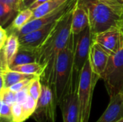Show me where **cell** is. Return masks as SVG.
Returning <instances> with one entry per match:
<instances>
[{
  "label": "cell",
  "instance_id": "obj_5",
  "mask_svg": "<svg viewBox=\"0 0 123 122\" xmlns=\"http://www.w3.org/2000/svg\"><path fill=\"white\" fill-rule=\"evenodd\" d=\"M102 79L110 98L123 94V48L117 53L110 55Z\"/></svg>",
  "mask_w": 123,
  "mask_h": 122
},
{
  "label": "cell",
  "instance_id": "obj_34",
  "mask_svg": "<svg viewBox=\"0 0 123 122\" xmlns=\"http://www.w3.org/2000/svg\"><path fill=\"white\" fill-rule=\"evenodd\" d=\"M118 27L121 29V31L123 32V13L121 15V17H120V22H119V26Z\"/></svg>",
  "mask_w": 123,
  "mask_h": 122
},
{
  "label": "cell",
  "instance_id": "obj_32",
  "mask_svg": "<svg viewBox=\"0 0 123 122\" xmlns=\"http://www.w3.org/2000/svg\"><path fill=\"white\" fill-rule=\"evenodd\" d=\"M48 1H49V0H36L33 4H32L30 5V6L29 8L33 11V10L35 9L37 7L40 6V5L43 4L45 3V2H47Z\"/></svg>",
  "mask_w": 123,
  "mask_h": 122
},
{
  "label": "cell",
  "instance_id": "obj_20",
  "mask_svg": "<svg viewBox=\"0 0 123 122\" xmlns=\"http://www.w3.org/2000/svg\"><path fill=\"white\" fill-rule=\"evenodd\" d=\"M9 69L14 71H17V72L25 73V74L34 75L36 76H39L40 78L43 75L44 71H45V67L43 65L37 62L18 65H14V66L10 67Z\"/></svg>",
  "mask_w": 123,
  "mask_h": 122
},
{
  "label": "cell",
  "instance_id": "obj_31",
  "mask_svg": "<svg viewBox=\"0 0 123 122\" xmlns=\"http://www.w3.org/2000/svg\"><path fill=\"white\" fill-rule=\"evenodd\" d=\"M9 34L7 32V30L6 29H4L3 27L1 26L0 27V49L4 47L5 45V43L8 39Z\"/></svg>",
  "mask_w": 123,
  "mask_h": 122
},
{
  "label": "cell",
  "instance_id": "obj_10",
  "mask_svg": "<svg viewBox=\"0 0 123 122\" xmlns=\"http://www.w3.org/2000/svg\"><path fill=\"white\" fill-rule=\"evenodd\" d=\"M63 122H81L79 108L78 87L72 88L58 104Z\"/></svg>",
  "mask_w": 123,
  "mask_h": 122
},
{
  "label": "cell",
  "instance_id": "obj_8",
  "mask_svg": "<svg viewBox=\"0 0 123 122\" xmlns=\"http://www.w3.org/2000/svg\"><path fill=\"white\" fill-rule=\"evenodd\" d=\"M77 0H68L58 9L43 16L40 18H37L28 22L20 30L16 32L19 36H22L28 34L32 31H35L46 24L52 22H55L63 17L71 9H72L76 4Z\"/></svg>",
  "mask_w": 123,
  "mask_h": 122
},
{
  "label": "cell",
  "instance_id": "obj_1",
  "mask_svg": "<svg viewBox=\"0 0 123 122\" xmlns=\"http://www.w3.org/2000/svg\"><path fill=\"white\" fill-rule=\"evenodd\" d=\"M75 6L58 20L49 36L38 49L37 63L45 67V71L40 80L42 83H46L50 87L57 57L66 46L71 35V24Z\"/></svg>",
  "mask_w": 123,
  "mask_h": 122
},
{
  "label": "cell",
  "instance_id": "obj_26",
  "mask_svg": "<svg viewBox=\"0 0 123 122\" xmlns=\"http://www.w3.org/2000/svg\"><path fill=\"white\" fill-rule=\"evenodd\" d=\"M12 112L14 122H24L25 120L24 119V114L22 106L17 103L14 104L12 106Z\"/></svg>",
  "mask_w": 123,
  "mask_h": 122
},
{
  "label": "cell",
  "instance_id": "obj_21",
  "mask_svg": "<svg viewBox=\"0 0 123 122\" xmlns=\"http://www.w3.org/2000/svg\"><path fill=\"white\" fill-rule=\"evenodd\" d=\"M37 103V101L30 95H29L26 101L24 102V104H22L25 120L27 119L30 116H32V115L33 114L36 109Z\"/></svg>",
  "mask_w": 123,
  "mask_h": 122
},
{
  "label": "cell",
  "instance_id": "obj_6",
  "mask_svg": "<svg viewBox=\"0 0 123 122\" xmlns=\"http://www.w3.org/2000/svg\"><path fill=\"white\" fill-rule=\"evenodd\" d=\"M42 84L41 95L32 117L36 122H55L58 106L55 94L49 85L43 83Z\"/></svg>",
  "mask_w": 123,
  "mask_h": 122
},
{
  "label": "cell",
  "instance_id": "obj_33",
  "mask_svg": "<svg viewBox=\"0 0 123 122\" xmlns=\"http://www.w3.org/2000/svg\"><path fill=\"white\" fill-rule=\"evenodd\" d=\"M35 1L36 0H22V10L29 8L30 5L33 4Z\"/></svg>",
  "mask_w": 123,
  "mask_h": 122
},
{
  "label": "cell",
  "instance_id": "obj_25",
  "mask_svg": "<svg viewBox=\"0 0 123 122\" xmlns=\"http://www.w3.org/2000/svg\"><path fill=\"white\" fill-rule=\"evenodd\" d=\"M0 101H2L9 106L16 103V93L9 88L0 91Z\"/></svg>",
  "mask_w": 123,
  "mask_h": 122
},
{
  "label": "cell",
  "instance_id": "obj_2",
  "mask_svg": "<svg viewBox=\"0 0 123 122\" xmlns=\"http://www.w3.org/2000/svg\"><path fill=\"white\" fill-rule=\"evenodd\" d=\"M75 35L71 33L66 46L60 52L55 62L51 88L55 94L58 105L63 97L79 84L74 83V56Z\"/></svg>",
  "mask_w": 123,
  "mask_h": 122
},
{
  "label": "cell",
  "instance_id": "obj_4",
  "mask_svg": "<svg viewBox=\"0 0 123 122\" xmlns=\"http://www.w3.org/2000/svg\"><path fill=\"white\" fill-rule=\"evenodd\" d=\"M100 79L92 69L89 58L86 62L80 75L78 86V96L81 122H89L94 87Z\"/></svg>",
  "mask_w": 123,
  "mask_h": 122
},
{
  "label": "cell",
  "instance_id": "obj_11",
  "mask_svg": "<svg viewBox=\"0 0 123 122\" xmlns=\"http://www.w3.org/2000/svg\"><path fill=\"white\" fill-rule=\"evenodd\" d=\"M57 22L46 24L25 35L19 36V48L38 50L55 27Z\"/></svg>",
  "mask_w": 123,
  "mask_h": 122
},
{
  "label": "cell",
  "instance_id": "obj_22",
  "mask_svg": "<svg viewBox=\"0 0 123 122\" xmlns=\"http://www.w3.org/2000/svg\"><path fill=\"white\" fill-rule=\"evenodd\" d=\"M18 13L12 9L6 4L0 2V23L3 27L13 16L17 15Z\"/></svg>",
  "mask_w": 123,
  "mask_h": 122
},
{
  "label": "cell",
  "instance_id": "obj_15",
  "mask_svg": "<svg viewBox=\"0 0 123 122\" xmlns=\"http://www.w3.org/2000/svg\"><path fill=\"white\" fill-rule=\"evenodd\" d=\"M1 89L0 91L4 90L6 88H9L12 85L20 82L24 80L27 79H33L36 77L34 75H29V74H25L17 71H14L12 70H8L6 71H2L1 72Z\"/></svg>",
  "mask_w": 123,
  "mask_h": 122
},
{
  "label": "cell",
  "instance_id": "obj_18",
  "mask_svg": "<svg viewBox=\"0 0 123 122\" xmlns=\"http://www.w3.org/2000/svg\"><path fill=\"white\" fill-rule=\"evenodd\" d=\"M37 58H38V50L19 48V50L14 58L12 66L35 63V62L37 63Z\"/></svg>",
  "mask_w": 123,
  "mask_h": 122
},
{
  "label": "cell",
  "instance_id": "obj_17",
  "mask_svg": "<svg viewBox=\"0 0 123 122\" xmlns=\"http://www.w3.org/2000/svg\"><path fill=\"white\" fill-rule=\"evenodd\" d=\"M32 15L33 11L30 8L25 9L19 12L13 19L12 24L9 25L7 28H6L8 34L9 35L11 33H16L20 30L28 22L31 20Z\"/></svg>",
  "mask_w": 123,
  "mask_h": 122
},
{
  "label": "cell",
  "instance_id": "obj_30",
  "mask_svg": "<svg viewBox=\"0 0 123 122\" xmlns=\"http://www.w3.org/2000/svg\"><path fill=\"white\" fill-rule=\"evenodd\" d=\"M31 81H32V79H27V80L22 81L20 82H18V83L12 85V86H10L8 88H9L11 91H12L15 93H17L19 91L22 90L24 88H25L27 86H28L30 84V83L31 82Z\"/></svg>",
  "mask_w": 123,
  "mask_h": 122
},
{
  "label": "cell",
  "instance_id": "obj_9",
  "mask_svg": "<svg viewBox=\"0 0 123 122\" xmlns=\"http://www.w3.org/2000/svg\"><path fill=\"white\" fill-rule=\"evenodd\" d=\"M92 42L98 43L110 55L123 48V33L118 27H112L92 36Z\"/></svg>",
  "mask_w": 123,
  "mask_h": 122
},
{
  "label": "cell",
  "instance_id": "obj_3",
  "mask_svg": "<svg viewBox=\"0 0 123 122\" xmlns=\"http://www.w3.org/2000/svg\"><path fill=\"white\" fill-rule=\"evenodd\" d=\"M86 12L92 36L112 27H118L122 14L100 0H77Z\"/></svg>",
  "mask_w": 123,
  "mask_h": 122
},
{
  "label": "cell",
  "instance_id": "obj_24",
  "mask_svg": "<svg viewBox=\"0 0 123 122\" xmlns=\"http://www.w3.org/2000/svg\"><path fill=\"white\" fill-rule=\"evenodd\" d=\"M11 106L1 101L0 122H14Z\"/></svg>",
  "mask_w": 123,
  "mask_h": 122
},
{
  "label": "cell",
  "instance_id": "obj_14",
  "mask_svg": "<svg viewBox=\"0 0 123 122\" xmlns=\"http://www.w3.org/2000/svg\"><path fill=\"white\" fill-rule=\"evenodd\" d=\"M89 26V20L86 12L81 6L76 1V6L74 9L71 33L74 35L80 34L86 28Z\"/></svg>",
  "mask_w": 123,
  "mask_h": 122
},
{
  "label": "cell",
  "instance_id": "obj_12",
  "mask_svg": "<svg viewBox=\"0 0 123 122\" xmlns=\"http://www.w3.org/2000/svg\"><path fill=\"white\" fill-rule=\"evenodd\" d=\"M110 58V55L106 50H105L98 43L92 42L89 58L94 73L99 78H102Z\"/></svg>",
  "mask_w": 123,
  "mask_h": 122
},
{
  "label": "cell",
  "instance_id": "obj_28",
  "mask_svg": "<svg viewBox=\"0 0 123 122\" xmlns=\"http://www.w3.org/2000/svg\"><path fill=\"white\" fill-rule=\"evenodd\" d=\"M0 2L6 4L17 13L22 10V0H0Z\"/></svg>",
  "mask_w": 123,
  "mask_h": 122
},
{
  "label": "cell",
  "instance_id": "obj_27",
  "mask_svg": "<svg viewBox=\"0 0 123 122\" xmlns=\"http://www.w3.org/2000/svg\"><path fill=\"white\" fill-rule=\"evenodd\" d=\"M120 14L123 13V0H100Z\"/></svg>",
  "mask_w": 123,
  "mask_h": 122
},
{
  "label": "cell",
  "instance_id": "obj_35",
  "mask_svg": "<svg viewBox=\"0 0 123 122\" xmlns=\"http://www.w3.org/2000/svg\"><path fill=\"white\" fill-rule=\"evenodd\" d=\"M117 122H123V117L122 118V119H120V120H118Z\"/></svg>",
  "mask_w": 123,
  "mask_h": 122
},
{
  "label": "cell",
  "instance_id": "obj_7",
  "mask_svg": "<svg viewBox=\"0 0 123 122\" xmlns=\"http://www.w3.org/2000/svg\"><path fill=\"white\" fill-rule=\"evenodd\" d=\"M92 43V35L89 26L80 34L75 35V47L74 56V84H79L81 72L89 57Z\"/></svg>",
  "mask_w": 123,
  "mask_h": 122
},
{
  "label": "cell",
  "instance_id": "obj_13",
  "mask_svg": "<svg viewBox=\"0 0 123 122\" xmlns=\"http://www.w3.org/2000/svg\"><path fill=\"white\" fill-rule=\"evenodd\" d=\"M123 117V94L110 98V103L102 115L96 122H117Z\"/></svg>",
  "mask_w": 123,
  "mask_h": 122
},
{
  "label": "cell",
  "instance_id": "obj_29",
  "mask_svg": "<svg viewBox=\"0 0 123 122\" xmlns=\"http://www.w3.org/2000/svg\"><path fill=\"white\" fill-rule=\"evenodd\" d=\"M29 86L30 84L27 86L25 88H24L22 90L16 93V103L21 104V105L24 104V102L26 101L28 96L30 95L29 94Z\"/></svg>",
  "mask_w": 123,
  "mask_h": 122
},
{
  "label": "cell",
  "instance_id": "obj_16",
  "mask_svg": "<svg viewBox=\"0 0 123 122\" xmlns=\"http://www.w3.org/2000/svg\"><path fill=\"white\" fill-rule=\"evenodd\" d=\"M19 48V37L16 33H11L9 35L8 39L5 43L4 47L0 50H2L6 56L8 65L10 67L12 65V63L14 60V58Z\"/></svg>",
  "mask_w": 123,
  "mask_h": 122
},
{
  "label": "cell",
  "instance_id": "obj_23",
  "mask_svg": "<svg viewBox=\"0 0 123 122\" xmlns=\"http://www.w3.org/2000/svg\"><path fill=\"white\" fill-rule=\"evenodd\" d=\"M42 82L40 77H36L32 79L29 86V94L37 101L39 99L42 92Z\"/></svg>",
  "mask_w": 123,
  "mask_h": 122
},
{
  "label": "cell",
  "instance_id": "obj_19",
  "mask_svg": "<svg viewBox=\"0 0 123 122\" xmlns=\"http://www.w3.org/2000/svg\"><path fill=\"white\" fill-rule=\"evenodd\" d=\"M68 0H49L33 10V15L31 20L43 17L64 4Z\"/></svg>",
  "mask_w": 123,
  "mask_h": 122
}]
</instances>
